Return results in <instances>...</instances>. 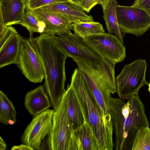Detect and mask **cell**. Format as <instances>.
I'll list each match as a JSON object with an SVG mask.
<instances>
[{"mask_svg":"<svg viewBox=\"0 0 150 150\" xmlns=\"http://www.w3.org/2000/svg\"><path fill=\"white\" fill-rule=\"evenodd\" d=\"M54 39L68 57L80 59L94 65L98 64L101 62L102 57L82 38L74 33L66 35L55 36Z\"/></svg>","mask_w":150,"mask_h":150,"instance_id":"30bf717a","label":"cell"},{"mask_svg":"<svg viewBox=\"0 0 150 150\" xmlns=\"http://www.w3.org/2000/svg\"><path fill=\"white\" fill-rule=\"evenodd\" d=\"M54 110L48 109L34 116L21 136L22 143L34 150H40L42 140L52 127Z\"/></svg>","mask_w":150,"mask_h":150,"instance_id":"8fae6325","label":"cell"},{"mask_svg":"<svg viewBox=\"0 0 150 150\" xmlns=\"http://www.w3.org/2000/svg\"><path fill=\"white\" fill-rule=\"evenodd\" d=\"M11 150H34L32 148L24 144L13 146L11 149Z\"/></svg>","mask_w":150,"mask_h":150,"instance_id":"f1b7e54d","label":"cell"},{"mask_svg":"<svg viewBox=\"0 0 150 150\" xmlns=\"http://www.w3.org/2000/svg\"><path fill=\"white\" fill-rule=\"evenodd\" d=\"M73 2L81 6L83 0H70Z\"/></svg>","mask_w":150,"mask_h":150,"instance_id":"4dcf8cb0","label":"cell"},{"mask_svg":"<svg viewBox=\"0 0 150 150\" xmlns=\"http://www.w3.org/2000/svg\"><path fill=\"white\" fill-rule=\"evenodd\" d=\"M72 30L75 35L83 39L91 35L105 32L103 25L94 21L73 23Z\"/></svg>","mask_w":150,"mask_h":150,"instance_id":"44dd1931","label":"cell"},{"mask_svg":"<svg viewBox=\"0 0 150 150\" xmlns=\"http://www.w3.org/2000/svg\"><path fill=\"white\" fill-rule=\"evenodd\" d=\"M7 148L6 144L1 137V136L0 137V150H5Z\"/></svg>","mask_w":150,"mask_h":150,"instance_id":"f546056e","label":"cell"},{"mask_svg":"<svg viewBox=\"0 0 150 150\" xmlns=\"http://www.w3.org/2000/svg\"><path fill=\"white\" fill-rule=\"evenodd\" d=\"M74 134L77 150H99L97 139L85 122L74 131Z\"/></svg>","mask_w":150,"mask_h":150,"instance_id":"2e32d148","label":"cell"},{"mask_svg":"<svg viewBox=\"0 0 150 150\" xmlns=\"http://www.w3.org/2000/svg\"><path fill=\"white\" fill-rule=\"evenodd\" d=\"M19 24L26 28L29 32L30 37H33L34 33H43L44 27L41 22L32 13L30 10L26 8L22 20Z\"/></svg>","mask_w":150,"mask_h":150,"instance_id":"7402d4cb","label":"cell"},{"mask_svg":"<svg viewBox=\"0 0 150 150\" xmlns=\"http://www.w3.org/2000/svg\"><path fill=\"white\" fill-rule=\"evenodd\" d=\"M39 8L60 15L71 23L94 21L93 16L87 14L81 6L70 0L53 4Z\"/></svg>","mask_w":150,"mask_h":150,"instance_id":"4fadbf2b","label":"cell"},{"mask_svg":"<svg viewBox=\"0 0 150 150\" xmlns=\"http://www.w3.org/2000/svg\"><path fill=\"white\" fill-rule=\"evenodd\" d=\"M17 65L30 81L40 83L44 78V66L35 38L26 39L21 36Z\"/></svg>","mask_w":150,"mask_h":150,"instance_id":"8992f818","label":"cell"},{"mask_svg":"<svg viewBox=\"0 0 150 150\" xmlns=\"http://www.w3.org/2000/svg\"><path fill=\"white\" fill-rule=\"evenodd\" d=\"M148 86H149L148 90H149V91L150 92V81L149 83Z\"/></svg>","mask_w":150,"mask_h":150,"instance_id":"1f68e13d","label":"cell"},{"mask_svg":"<svg viewBox=\"0 0 150 150\" xmlns=\"http://www.w3.org/2000/svg\"><path fill=\"white\" fill-rule=\"evenodd\" d=\"M44 27L43 33L54 37L66 35L72 33V23L63 16L40 8L30 10Z\"/></svg>","mask_w":150,"mask_h":150,"instance_id":"7c38bea8","label":"cell"},{"mask_svg":"<svg viewBox=\"0 0 150 150\" xmlns=\"http://www.w3.org/2000/svg\"><path fill=\"white\" fill-rule=\"evenodd\" d=\"M1 0H0V1H1Z\"/></svg>","mask_w":150,"mask_h":150,"instance_id":"836d02e7","label":"cell"},{"mask_svg":"<svg viewBox=\"0 0 150 150\" xmlns=\"http://www.w3.org/2000/svg\"><path fill=\"white\" fill-rule=\"evenodd\" d=\"M68 114L66 92L54 110L53 124L48 135L52 150H77Z\"/></svg>","mask_w":150,"mask_h":150,"instance_id":"5b68a950","label":"cell"},{"mask_svg":"<svg viewBox=\"0 0 150 150\" xmlns=\"http://www.w3.org/2000/svg\"><path fill=\"white\" fill-rule=\"evenodd\" d=\"M69 0H28L26 8L30 10L39 8L53 4Z\"/></svg>","mask_w":150,"mask_h":150,"instance_id":"d4e9b609","label":"cell"},{"mask_svg":"<svg viewBox=\"0 0 150 150\" xmlns=\"http://www.w3.org/2000/svg\"></svg>","mask_w":150,"mask_h":150,"instance_id":"d6a6232c","label":"cell"},{"mask_svg":"<svg viewBox=\"0 0 150 150\" xmlns=\"http://www.w3.org/2000/svg\"><path fill=\"white\" fill-rule=\"evenodd\" d=\"M52 150L51 144L49 136L47 135L42 141L40 150Z\"/></svg>","mask_w":150,"mask_h":150,"instance_id":"83f0119b","label":"cell"},{"mask_svg":"<svg viewBox=\"0 0 150 150\" xmlns=\"http://www.w3.org/2000/svg\"><path fill=\"white\" fill-rule=\"evenodd\" d=\"M147 66L145 60L139 59L124 67L116 78V93L120 98L128 99L138 94L142 87L148 85L145 79Z\"/></svg>","mask_w":150,"mask_h":150,"instance_id":"52a82bcc","label":"cell"},{"mask_svg":"<svg viewBox=\"0 0 150 150\" xmlns=\"http://www.w3.org/2000/svg\"><path fill=\"white\" fill-rule=\"evenodd\" d=\"M110 0H83L81 6L84 11L89 13L94 6L99 5L101 7L103 12L106 9Z\"/></svg>","mask_w":150,"mask_h":150,"instance_id":"cb8c5ba5","label":"cell"},{"mask_svg":"<svg viewBox=\"0 0 150 150\" xmlns=\"http://www.w3.org/2000/svg\"><path fill=\"white\" fill-rule=\"evenodd\" d=\"M118 4L117 0H110L103 16L108 33L116 35L123 44L125 34L120 31L117 21L116 8Z\"/></svg>","mask_w":150,"mask_h":150,"instance_id":"d6986e66","label":"cell"},{"mask_svg":"<svg viewBox=\"0 0 150 150\" xmlns=\"http://www.w3.org/2000/svg\"><path fill=\"white\" fill-rule=\"evenodd\" d=\"M21 36L18 33L14 35L0 49V68L12 64H17Z\"/></svg>","mask_w":150,"mask_h":150,"instance_id":"ac0fdd59","label":"cell"},{"mask_svg":"<svg viewBox=\"0 0 150 150\" xmlns=\"http://www.w3.org/2000/svg\"><path fill=\"white\" fill-rule=\"evenodd\" d=\"M17 33L18 32L13 27L11 26L6 27L4 33L0 35V49Z\"/></svg>","mask_w":150,"mask_h":150,"instance_id":"484cf974","label":"cell"},{"mask_svg":"<svg viewBox=\"0 0 150 150\" xmlns=\"http://www.w3.org/2000/svg\"><path fill=\"white\" fill-rule=\"evenodd\" d=\"M83 40L102 57L115 64L126 57V49L115 35L105 32L90 35Z\"/></svg>","mask_w":150,"mask_h":150,"instance_id":"9c48e42d","label":"cell"},{"mask_svg":"<svg viewBox=\"0 0 150 150\" xmlns=\"http://www.w3.org/2000/svg\"><path fill=\"white\" fill-rule=\"evenodd\" d=\"M116 12L119 28L122 33L138 37L150 28V13L145 10L132 6L118 4Z\"/></svg>","mask_w":150,"mask_h":150,"instance_id":"ba28073f","label":"cell"},{"mask_svg":"<svg viewBox=\"0 0 150 150\" xmlns=\"http://www.w3.org/2000/svg\"><path fill=\"white\" fill-rule=\"evenodd\" d=\"M132 150H150V129L149 127H141L134 139Z\"/></svg>","mask_w":150,"mask_h":150,"instance_id":"603a6c76","label":"cell"},{"mask_svg":"<svg viewBox=\"0 0 150 150\" xmlns=\"http://www.w3.org/2000/svg\"><path fill=\"white\" fill-rule=\"evenodd\" d=\"M116 150H132L135 136L142 127H149L143 103L139 95H134L127 103L111 96L110 99Z\"/></svg>","mask_w":150,"mask_h":150,"instance_id":"6da1fadb","label":"cell"},{"mask_svg":"<svg viewBox=\"0 0 150 150\" xmlns=\"http://www.w3.org/2000/svg\"><path fill=\"white\" fill-rule=\"evenodd\" d=\"M44 86H40L28 91L24 99L25 106L32 116L38 115L52 106Z\"/></svg>","mask_w":150,"mask_h":150,"instance_id":"9a60e30c","label":"cell"},{"mask_svg":"<svg viewBox=\"0 0 150 150\" xmlns=\"http://www.w3.org/2000/svg\"><path fill=\"white\" fill-rule=\"evenodd\" d=\"M132 6L145 10L150 13V0H135Z\"/></svg>","mask_w":150,"mask_h":150,"instance_id":"4316f807","label":"cell"},{"mask_svg":"<svg viewBox=\"0 0 150 150\" xmlns=\"http://www.w3.org/2000/svg\"><path fill=\"white\" fill-rule=\"evenodd\" d=\"M66 93L69 117L74 131L82 125L85 120L77 96L70 84H68Z\"/></svg>","mask_w":150,"mask_h":150,"instance_id":"e0dca14e","label":"cell"},{"mask_svg":"<svg viewBox=\"0 0 150 150\" xmlns=\"http://www.w3.org/2000/svg\"><path fill=\"white\" fill-rule=\"evenodd\" d=\"M45 71V87L55 110L65 93V62L68 56L56 43L54 37L45 33L35 37Z\"/></svg>","mask_w":150,"mask_h":150,"instance_id":"7a4b0ae2","label":"cell"},{"mask_svg":"<svg viewBox=\"0 0 150 150\" xmlns=\"http://www.w3.org/2000/svg\"><path fill=\"white\" fill-rule=\"evenodd\" d=\"M28 0L0 1V14L6 27L19 24L22 20Z\"/></svg>","mask_w":150,"mask_h":150,"instance_id":"5bb4252c","label":"cell"},{"mask_svg":"<svg viewBox=\"0 0 150 150\" xmlns=\"http://www.w3.org/2000/svg\"><path fill=\"white\" fill-rule=\"evenodd\" d=\"M72 59L96 99L116 93L115 64L103 57L101 62L96 65L76 58Z\"/></svg>","mask_w":150,"mask_h":150,"instance_id":"277c9868","label":"cell"},{"mask_svg":"<svg viewBox=\"0 0 150 150\" xmlns=\"http://www.w3.org/2000/svg\"><path fill=\"white\" fill-rule=\"evenodd\" d=\"M16 111L7 95L0 91V122L6 125H13L16 122Z\"/></svg>","mask_w":150,"mask_h":150,"instance_id":"ffe728a7","label":"cell"},{"mask_svg":"<svg viewBox=\"0 0 150 150\" xmlns=\"http://www.w3.org/2000/svg\"><path fill=\"white\" fill-rule=\"evenodd\" d=\"M70 85L77 96L85 122L97 139L99 150H113V128L106 122L92 92L77 68L74 71Z\"/></svg>","mask_w":150,"mask_h":150,"instance_id":"3957f363","label":"cell"}]
</instances>
